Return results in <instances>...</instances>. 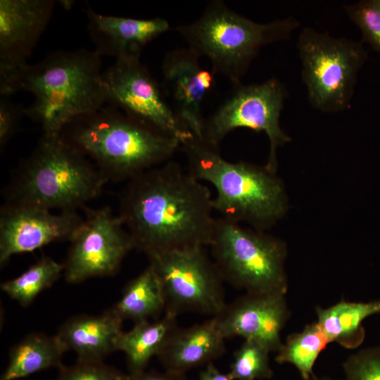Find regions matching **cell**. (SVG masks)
Wrapping results in <instances>:
<instances>
[{
  "mask_svg": "<svg viewBox=\"0 0 380 380\" xmlns=\"http://www.w3.org/2000/svg\"><path fill=\"white\" fill-rule=\"evenodd\" d=\"M209 188L172 159L127 181L118 215L147 257L211 243L215 218Z\"/></svg>",
  "mask_w": 380,
  "mask_h": 380,
  "instance_id": "obj_1",
  "label": "cell"
},
{
  "mask_svg": "<svg viewBox=\"0 0 380 380\" xmlns=\"http://www.w3.org/2000/svg\"><path fill=\"white\" fill-rule=\"evenodd\" d=\"M101 69L94 50L57 51L0 75V95L32 94L25 115L39 125L42 134L60 135L75 118L107 104Z\"/></svg>",
  "mask_w": 380,
  "mask_h": 380,
  "instance_id": "obj_2",
  "label": "cell"
},
{
  "mask_svg": "<svg viewBox=\"0 0 380 380\" xmlns=\"http://www.w3.org/2000/svg\"><path fill=\"white\" fill-rule=\"evenodd\" d=\"M62 138L84 153L108 182L129 181L171 160L181 141L105 105L70 122Z\"/></svg>",
  "mask_w": 380,
  "mask_h": 380,
  "instance_id": "obj_3",
  "label": "cell"
},
{
  "mask_svg": "<svg viewBox=\"0 0 380 380\" xmlns=\"http://www.w3.org/2000/svg\"><path fill=\"white\" fill-rule=\"evenodd\" d=\"M189 173L215 189L214 210L234 222H246L265 231L285 215L288 201L281 180L265 165L231 162L218 147L194 136L181 144Z\"/></svg>",
  "mask_w": 380,
  "mask_h": 380,
  "instance_id": "obj_4",
  "label": "cell"
},
{
  "mask_svg": "<svg viewBox=\"0 0 380 380\" xmlns=\"http://www.w3.org/2000/svg\"><path fill=\"white\" fill-rule=\"evenodd\" d=\"M108 181L95 165L60 135L42 134L14 169L4 203L77 211L97 198Z\"/></svg>",
  "mask_w": 380,
  "mask_h": 380,
  "instance_id": "obj_5",
  "label": "cell"
},
{
  "mask_svg": "<svg viewBox=\"0 0 380 380\" xmlns=\"http://www.w3.org/2000/svg\"><path fill=\"white\" fill-rule=\"evenodd\" d=\"M299 25L293 16L256 23L216 0L208 4L199 18L177 26L175 31L200 58L210 61L215 74L236 85L263 46L289 39Z\"/></svg>",
  "mask_w": 380,
  "mask_h": 380,
  "instance_id": "obj_6",
  "label": "cell"
},
{
  "mask_svg": "<svg viewBox=\"0 0 380 380\" xmlns=\"http://www.w3.org/2000/svg\"><path fill=\"white\" fill-rule=\"evenodd\" d=\"M209 247L224 281L246 293L286 294L287 247L280 239L220 217Z\"/></svg>",
  "mask_w": 380,
  "mask_h": 380,
  "instance_id": "obj_7",
  "label": "cell"
},
{
  "mask_svg": "<svg viewBox=\"0 0 380 380\" xmlns=\"http://www.w3.org/2000/svg\"><path fill=\"white\" fill-rule=\"evenodd\" d=\"M296 48L310 106L325 113L348 110L358 72L368 58L363 43L305 27Z\"/></svg>",
  "mask_w": 380,
  "mask_h": 380,
  "instance_id": "obj_8",
  "label": "cell"
},
{
  "mask_svg": "<svg viewBox=\"0 0 380 380\" xmlns=\"http://www.w3.org/2000/svg\"><path fill=\"white\" fill-rule=\"evenodd\" d=\"M232 86L229 96L205 117L202 139L219 148L234 129L248 128L256 132H264L270 144L265 166L276 172L277 148L291 140L280 125L281 113L288 97L286 88L276 77L260 84Z\"/></svg>",
  "mask_w": 380,
  "mask_h": 380,
  "instance_id": "obj_9",
  "label": "cell"
},
{
  "mask_svg": "<svg viewBox=\"0 0 380 380\" xmlns=\"http://www.w3.org/2000/svg\"><path fill=\"white\" fill-rule=\"evenodd\" d=\"M163 287L165 312L213 317L226 305L224 282L205 247L174 250L148 257Z\"/></svg>",
  "mask_w": 380,
  "mask_h": 380,
  "instance_id": "obj_10",
  "label": "cell"
},
{
  "mask_svg": "<svg viewBox=\"0 0 380 380\" xmlns=\"http://www.w3.org/2000/svg\"><path fill=\"white\" fill-rule=\"evenodd\" d=\"M82 210L84 217L69 241L63 262L64 278L72 284L115 274L127 254L134 248L122 220L108 206H85Z\"/></svg>",
  "mask_w": 380,
  "mask_h": 380,
  "instance_id": "obj_11",
  "label": "cell"
},
{
  "mask_svg": "<svg viewBox=\"0 0 380 380\" xmlns=\"http://www.w3.org/2000/svg\"><path fill=\"white\" fill-rule=\"evenodd\" d=\"M103 81L107 104L147 127L177 138L181 144L193 137L140 58L115 59L103 72Z\"/></svg>",
  "mask_w": 380,
  "mask_h": 380,
  "instance_id": "obj_12",
  "label": "cell"
},
{
  "mask_svg": "<svg viewBox=\"0 0 380 380\" xmlns=\"http://www.w3.org/2000/svg\"><path fill=\"white\" fill-rule=\"evenodd\" d=\"M82 220L77 211L53 213L39 206L4 203L0 210L1 267L14 255L70 241Z\"/></svg>",
  "mask_w": 380,
  "mask_h": 380,
  "instance_id": "obj_13",
  "label": "cell"
},
{
  "mask_svg": "<svg viewBox=\"0 0 380 380\" xmlns=\"http://www.w3.org/2000/svg\"><path fill=\"white\" fill-rule=\"evenodd\" d=\"M199 58L189 47L167 52L162 61L160 84L180 122L194 137L202 139L203 106L215 86L216 74L203 68Z\"/></svg>",
  "mask_w": 380,
  "mask_h": 380,
  "instance_id": "obj_14",
  "label": "cell"
},
{
  "mask_svg": "<svg viewBox=\"0 0 380 380\" xmlns=\"http://www.w3.org/2000/svg\"><path fill=\"white\" fill-rule=\"evenodd\" d=\"M286 294L246 293L226 304L214 317L224 338L242 337L256 341L271 352L281 347V332L291 317Z\"/></svg>",
  "mask_w": 380,
  "mask_h": 380,
  "instance_id": "obj_15",
  "label": "cell"
},
{
  "mask_svg": "<svg viewBox=\"0 0 380 380\" xmlns=\"http://www.w3.org/2000/svg\"><path fill=\"white\" fill-rule=\"evenodd\" d=\"M55 4L53 0L0 1V75L27 64Z\"/></svg>",
  "mask_w": 380,
  "mask_h": 380,
  "instance_id": "obj_16",
  "label": "cell"
},
{
  "mask_svg": "<svg viewBox=\"0 0 380 380\" xmlns=\"http://www.w3.org/2000/svg\"><path fill=\"white\" fill-rule=\"evenodd\" d=\"M87 29L95 45L94 51L115 59L140 58L149 42L170 29L163 18L150 19L106 15L87 9Z\"/></svg>",
  "mask_w": 380,
  "mask_h": 380,
  "instance_id": "obj_17",
  "label": "cell"
},
{
  "mask_svg": "<svg viewBox=\"0 0 380 380\" xmlns=\"http://www.w3.org/2000/svg\"><path fill=\"white\" fill-rule=\"evenodd\" d=\"M225 338L214 317L189 327H177L157 355L166 371L183 374L207 365L225 353Z\"/></svg>",
  "mask_w": 380,
  "mask_h": 380,
  "instance_id": "obj_18",
  "label": "cell"
},
{
  "mask_svg": "<svg viewBox=\"0 0 380 380\" xmlns=\"http://www.w3.org/2000/svg\"><path fill=\"white\" fill-rule=\"evenodd\" d=\"M122 322L110 308L97 315L72 317L61 325L56 335L66 351L72 350L77 354V360L101 362L117 351Z\"/></svg>",
  "mask_w": 380,
  "mask_h": 380,
  "instance_id": "obj_19",
  "label": "cell"
},
{
  "mask_svg": "<svg viewBox=\"0 0 380 380\" xmlns=\"http://www.w3.org/2000/svg\"><path fill=\"white\" fill-rule=\"evenodd\" d=\"M316 322L331 343L336 342L346 349L357 348L365 338L362 322L380 314V299L367 302H350L343 299L328 307L315 308Z\"/></svg>",
  "mask_w": 380,
  "mask_h": 380,
  "instance_id": "obj_20",
  "label": "cell"
},
{
  "mask_svg": "<svg viewBox=\"0 0 380 380\" xmlns=\"http://www.w3.org/2000/svg\"><path fill=\"white\" fill-rule=\"evenodd\" d=\"M65 352L56 334H30L11 348L0 380H17L52 367L59 368Z\"/></svg>",
  "mask_w": 380,
  "mask_h": 380,
  "instance_id": "obj_21",
  "label": "cell"
},
{
  "mask_svg": "<svg viewBox=\"0 0 380 380\" xmlns=\"http://www.w3.org/2000/svg\"><path fill=\"white\" fill-rule=\"evenodd\" d=\"M177 317L165 313L160 319L136 323L128 331H122L117 341V350L125 354L129 374L145 370L151 359L157 357L177 327Z\"/></svg>",
  "mask_w": 380,
  "mask_h": 380,
  "instance_id": "obj_22",
  "label": "cell"
},
{
  "mask_svg": "<svg viewBox=\"0 0 380 380\" xmlns=\"http://www.w3.org/2000/svg\"><path fill=\"white\" fill-rule=\"evenodd\" d=\"M122 320L136 323L159 318L165 309L162 285L153 268L148 266L127 283L120 300L111 308Z\"/></svg>",
  "mask_w": 380,
  "mask_h": 380,
  "instance_id": "obj_23",
  "label": "cell"
},
{
  "mask_svg": "<svg viewBox=\"0 0 380 380\" xmlns=\"http://www.w3.org/2000/svg\"><path fill=\"white\" fill-rule=\"evenodd\" d=\"M329 343L331 341L326 334L314 322L305 325L300 331L288 336L277 352L275 361L293 365L303 380H308L315 375V362Z\"/></svg>",
  "mask_w": 380,
  "mask_h": 380,
  "instance_id": "obj_24",
  "label": "cell"
},
{
  "mask_svg": "<svg viewBox=\"0 0 380 380\" xmlns=\"http://www.w3.org/2000/svg\"><path fill=\"white\" fill-rule=\"evenodd\" d=\"M63 263L44 255L23 273L1 284V290L20 305H30L37 296L63 274Z\"/></svg>",
  "mask_w": 380,
  "mask_h": 380,
  "instance_id": "obj_25",
  "label": "cell"
},
{
  "mask_svg": "<svg viewBox=\"0 0 380 380\" xmlns=\"http://www.w3.org/2000/svg\"><path fill=\"white\" fill-rule=\"evenodd\" d=\"M271 351L260 343L245 339L234 352L227 372L232 380H265L273 376L270 364Z\"/></svg>",
  "mask_w": 380,
  "mask_h": 380,
  "instance_id": "obj_26",
  "label": "cell"
},
{
  "mask_svg": "<svg viewBox=\"0 0 380 380\" xmlns=\"http://www.w3.org/2000/svg\"><path fill=\"white\" fill-rule=\"evenodd\" d=\"M343 8L360 29L361 42L380 52V0H361L345 5Z\"/></svg>",
  "mask_w": 380,
  "mask_h": 380,
  "instance_id": "obj_27",
  "label": "cell"
},
{
  "mask_svg": "<svg viewBox=\"0 0 380 380\" xmlns=\"http://www.w3.org/2000/svg\"><path fill=\"white\" fill-rule=\"evenodd\" d=\"M343 380H380V346L362 348L343 363Z\"/></svg>",
  "mask_w": 380,
  "mask_h": 380,
  "instance_id": "obj_28",
  "label": "cell"
},
{
  "mask_svg": "<svg viewBox=\"0 0 380 380\" xmlns=\"http://www.w3.org/2000/svg\"><path fill=\"white\" fill-rule=\"evenodd\" d=\"M117 369L101 362L78 361L72 365H62L56 380H125Z\"/></svg>",
  "mask_w": 380,
  "mask_h": 380,
  "instance_id": "obj_29",
  "label": "cell"
},
{
  "mask_svg": "<svg viewBox=\"0 0 380 380\" xmlns=\"http://www.w3.org/2000/svg\"><path fill=\"white\" fill-rule=\"evenodd\" d=\"M25 108L14 103L10 96L0 95V150L2 152L18 132Z\"/></svg>",
  "mask_w": 380,
  "mask_h": 380,
  "instance_id": "obj_30",
  "label": "cell"
},
{
  "mask_svg": "<svg viewBox=\"0 0 380 380\" xmlns=\"http://www.w3.org/2000/svg\"><path fill=\"white\" fill-rule=\"evenodd\" d=\"M125 380H188L185 374L165 371H146L134 374H127Z\"/></svg>",
  "mask_w": 380,
  "mask_h": 380,
  "instance_id": "obj_31",
  "label": "cell"
},
{
  "mask_svg": "<svg viewBox=\"0 0 380 380\" xmlns=\"http://www.w3.org/2000/svg\"><path fill=\"white\" fill-rule=\"evenodd\" d=\"M196 380H232L228 374L220 372L215 365L211 362L200 373Z\"/></svg>",
  "mask_w": 380,
  "mask_h": 380,
  "instance_id": "obj_32",
  "label": "cell"
},
{
  "mask_svg": "<svg viewBox=\"0 0 380 380\" xmlns=\"http://www.w3.org/2000/svg\"><path fill=\"white\" fill-rule=\"evenodd\" d=\"M60 4H61L63 5V7L65 8V9H70L72 6V5L74 4V1H59Z\"/></svg>",
  "mask_w": 380,
  "mask_h": 380,
  "instance_id": "obj_33",
  "label": "cell"
},
{
  "mask_svg": "<svg viewBox=\"0 0 380 380\" xmlns=\"http://www.w3.org/2000/svg\"><path fill=\"white\" fill-rule=\"evenodd\" d=\"M308 380H341V379H336L329 377V376H318L314 375L312 378H310Z\"/></svg>",
  "mask_w": 380,
  "mask_h": 380,
  "instance_id": "obj_34",
  "label": "cell"
}]
</instances>
